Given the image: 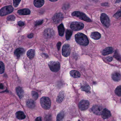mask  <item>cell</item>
Wrapping results in <instances>:
<instances>
[{"instance_id": "6da1fadb", "label": "cell", "mask_w": 121, "mask_h": 121, "mask_svg": "<svg viewBox=\"0 0 121 121\" xmlns=\"http://www.w3.org/2000/svg\"><path fill=\"white\" fill-rule=\"evenodd\" d=\"M75 39L77 43L81 46H85L89 43L87 37L82 33H78L75 35Z\"/></svg>"}, {"instance_id": "7a4b0ae2", "label": "cell", "mask_w": 121, "mask_h": 121, "mask_svg": "<svg viewBox=\"0 0 121 121\" xmlns=\"http://www.w3.org/2000/svg\"><path fill=\"white\" fill-rule=\"evenodd\" d=\"M40 104L42 107L45 110H48L51 107V102L49 98L43 97L40 99Z\"/></svg>"}, {"instance_id": "3957f363", "label": "cell", "mask_w": 121, "mask_h": 121, "mask_svg": "<svg viewBox=\"0 0 121 121\" xmlns=\"http://www.w3.org/2000/svg\"><path fill=\"white\" fill-rule=\"evenodd\" d=\"M72 15L73 17H79L81 20H83V21L87 22H92V20L90 18H88L84 13L81 12H77V11L73 12L72 13Z\"/></svg>"}, {"instance_id": "277c9868", "label": "cell", "mask_w": 121, "mask_h": 121, "mask_svg": "<svg viewBox=\"0 0 121 121\" xmlns=\"http://www.w3.org/2000/svg\"><path fill=\"white\" fill-rule=\"evenodd\" d=\"M13 10L14 8L11 5L4 7L0 10V16L1 17L5 16L12 13Z\"/></svg>"}, {"instance_id": "5b68a950", "label": "cell", "mask_w": 121, "mask_h": 121, "mask_svg": "<svg viewBox=\"0 0 121 121\" xmlns=\"http://www.w3.org/2000/svg\"><path fill=\"white\" fill-rule=\"evenodd\" d=\"M48 65L51 70L53 72H58L60 69V64L58 61H50L48 64Z\"/></svg>"}, {"instance_id": "8992f818", "label": "cell", "mask_w": 121, "mask_h": 121, "mask_svg": "<svg viewBox=\"0 0 121 121\" xmlns=\"http://www.w3.org/2000/svg\"><path fill=\"white\" fill-rule=\"evenodd\" d=\"M84 25L83 23L78 22H72L70 25L71 29L73 31H78L83 29Z\"/></svg>"}, {"instance_id": "52a82bcc", "label": "cell", "mask_w": 121, "mask_h": 121, "mask_svg": "<svg viewBox=\"0 0 121 121\" xmlns=\"http://www.w3.org/2000/svg\"><path fill=\"white\" fill-rule=\"evenodd\" d=\"M100 21L102 24L106 27H108L110 25V21L108 16L105 13L101 14L100 17Z\"/></svg>"}, {"instance_id": "ba28073f", "label": "cell", "mask_w": 121, "mask_h": 121, "mask_svg": "<svg viewBox=\"0 0 121 121\" xmlns=\"http://www.w3.org/2000/svg\"><path fill=\"white\" fill-rule=\"evenodd\" d=\"M70 48L68 44H64L63 46L62 49V54L64 57H67L70 55Z\"/></svg>"}, {"instance_id": "9c48e42d", "label": "cell", "mask_w": 121, "mask_h": 121, "mask_svg": "<svg viewBox=\"0 0 121 121\" xmlns=\"http://www.w3.org/2000/svg\"><path fill=\"white\" fill-rule=\"evenodd\" d=\"M90 103L88 100H82L80 102L79 104L80 109L82 110H85L89 108Z\"/></svg>"}, {"instance_id": "30bf717a", "label": "cell", "mask_w": 121, "mask_h": 121, "mask_svg": "<svg viewBox=\"0 0 121 121\" xmlns=\"http://www.w3.org/2000/svg\"><path fill=\"white\" fill-rule=\"evenodd\" d=\"M92 111L97 115H101L102 112L103 108L99 105H95L92 108Z\"/></svg>"}, {"instance_id": "8fae6325", "label": "cell", "mask_w": 121, "mask_h": 121, "mask_svg": "<svg viewBox=\"0 0 121 121\" xmlns=\"http://www.w3.org/2000/svg\"><path fill=\"white\" fill-rule=\"evenodd\" d=\"M44 36L46 39H49L53 36L54 35V32L51 29H47L44 30Z\"/></svg>"}, {"instance_id": "7c38bea8", "label": "cell", "mask_w": 121, "mask_h": 121, "mask_svg": "<svg viewBox=\"0 0 121 121\" xmlns=\"http://www.w3.org/2000/svg\"><path fill=\"white\" fill-rule=\"evenodd\" d=\"M63 18V15L61 13H58L54 15L53 20L54 23H58L60 22Z\"/></svg>"}, {"instance_id": "4fadbf2b", "label": "cell", "mask_w": 121, "mask_h": 121, "mask_svg": "<svg viewBox=\"0 0 121 121\" xmlns=\"http://www.w3.org/2000/svg\"><path fill=\"white\" fill-rule=\"evenodd\" d=\"M101 115H102V117L104 119H108L111 117V112H110L109 110H108V109L105 108V109H104L103 110Z\"/></svg>"}, {"instance_id": "5bb4252c", "label": "cell", "mask_w": 121, "mask_h": 121, "mask_svg": "<svg viewBox=\"0 0 121 121\" xmlns=\"http://www.w3.org/2000/svg\"><path fill=\"white\" fill-rule=\"evenodd\" d=\"M24 52V49L23 48H18L15 51L14 55L17 58L19 59L23 54Z\"/></svg>"}, {"instance_id": "9a60e30c", "label": "cell", "mask_w": 121, "mask_h": 121, "mask_svg": "<svg viewBox=\"0 0 121 121\" xmlns=\"http://www.w3.org/2000/svg\"><path fill=\"white\" fill-rule=\"evenodd\" d=\"M112 78L114 81H118L121 79V75L118 72H114L112 74Z\"/></svg>"}, {"instance_id": "2e32d148", "label": "cell", "mask_w": 121, "mask_h": 121, "mask_svg": "<svg viewBox=\"0 0 121 121\" xmlns=\"http://www.w3.org/2000/svg\"><path fill=\"white\" fill-rule=\"evenodd\" d=\"M113 52H114V50L112 47H107L103 51L102 54L103 56H106V55L111 54L113 53Z\"/></svg>"}, {"instance_id": "e0dca14e", "label": "cell", "mask_w": 121, "mask_h": 121, "mask_svg": "<svg viewBox=\"0 0 121 121\" xmlns=\"http://www.w3.org/2000/svg\"><path fill=\"white\" fill-rule=\"evenodd\" d=\"M17 13L20 15H29L31 13L30 10L28 9H24L20 10L17 12Z\"/></svg>"}, {"instance_id": "ac0fdd59", "label": "cell", "mask_w": 121, "mask_h": 121, "mask_svg": "<svg viewBox=\"0 0 121 121\" xmlns=\"http://www.w3.org/2000/svg\"><path fill=\"white\" fill-rule=\"evenodd\" d=\"M70 74L72 77L75 78H79L81 76L80 72L76 70H72L70 72Z\"/></svg>"}, {"instance_id": "d6986e66", "label": "cell", "mask_w": 121, "mask_h": 121, "mask_svg": "<svg viewBox=\"0 0 121 121\" xmlns=\"http://www.w3.org/2000/svg\"><path fill=\"white\" fill-rule=\"evenodd\" d=\"M81 89L82 91H85L87 93H90V87L87 84L84 83L81 85Z\"/></svg>"}, {"instance_id": "ffe728a7", "label": "cell", "mask_w": 121, "mask_h": 121, "mask_svg": "<svg viewBox=\"0 0 121 121\" xmlns=\"http://www.w3.org/2000/svg\"><path fill=\"white\" fill-rule=\"evenodd\" d=\"M34 5L37 8H40L42 7L44 3V0H34Z\"/></svg>"}, {"instance_id": "44dd1931", "label": "cell", "mask_w": 121, "mask_h": 121, "mask_svg": "<svg viewBox=\"0 0 121 121\" xmlns=\"http://www.w3.org/2000/svg\"><path fill=\"white\" fill-rule=\"evenodd\" d=\"M64 92L63 91H61L58 95L56 101L58 103H60L62 102L64 98Z\"/></svg>"}, {"instance_id": "7402d4cb", "label": "cell", "mask_w": 121, "mask_h": 121, "mask_svg": "<svg viewBox=\"0 0 121 121\" xmlns=\"http://www.w3.org/2000/svg\"><path fill=\"white\" fill-rule=\"evenodd\" d=\"M91 37L92 39L95 40L99 39L101 37V35L100 33L97 32H93L91 33Z\"/></svg>"}, {"instance_id": "603a6c76", "label": "cell", "mask_w": 121, "mask_h": 121, "mask_svg": "<svg viewBox=\"0 0 121 121\" xmlns=\"http://www.w3.org/2000/svg\"><path fill=\"white\" fill-rule=\"evenodd\" d=\"M16 117L20 120L24 119L26 117L25 114L23 112L19 111L16 113Z\"/></svg>"}, {"instance_id": "cb8c5ba5", "label": "cell", "mask_w": 121, "mask_h": 121, "mask_svg": "<svg viewBox=\"0 0 121 121\" xmlns=\"http://www.w3.org/2000/svg\"><path fill=\"white\" fill-rule=\"evenodd\" d=\"M59 34L60 36H63L64 34L65 29L63 24H61L58 27Z\"/></svg>"}, {"instance_id": "d4e9b609", "label": "cell", "mask_w": 121, "mask_h": 121, "mask_svg": "<svg viewBox=\"0 0 121 121\" xmlns=\"http://www.w3.org/2000/svg\"><path fill=\"white\" fill-rule=\"evenodd\" d=\"M16 91L19 97L22 99L24 96V91L22 88L18 87L16 88Z\"/></svg>"}, {"instance_id": "484cf974", "label": "cell", "mask_w": 121, "mask_h": 121, "mask_svg": "<svg viewBox=\"0 0 121 121\" xmlns=\"http://www.w3.org/2000/svg\"><path fill=\"white\" fill-rule=\"evenodd\" d=\"M26 104L28 107L32 109L35 107V103L33 100L30 99L27 101Z\"/></svg>"}, {"instance_id": "4316f807", "label": "cell", "mask_w": 121, "mask_h": 121, "mask_svg": "<svg viewBox=\"0 0 121 121\" xmlns=\"http://www.w3.org/2000/svg\"><path fill=\"white\" fill-rule=\"evenodd\" d=\"M27 55L28 58L31 59L34 57L35 55V51L33 49L29 50L27 53Z\"/></svg>"}, {"instance_id": "83f0119b", "label": "cell", "mask_w": 121, "mask_h": 121, "mask_svg": "<svg viewBox=\"0 0 121 121\" xmlns=\"http://www.w3.org/2000/svg\"><path fill=\"white\" fill-rule=\"evenodd\" d=\"M64 117V112L62 111L58 115V116H57V117H56V120L57 121H60L63 119Z\"/></svg>"}, {"instance_id": "f1b7e54d", "label": "cell", "mask_w": 121, "mask_h": 121, "mask_svg": "<svg viewBox=\"0 0 121 121\" xmlns=\"http://www.w3.org/2000/svg\"><path fill=\"white\" fill-rule=\"evenodd\" d=\"M72 32L71 30H67L66 32V40H69L72 36Z\"/></svg>"}, {"instance_id": "f546056e", "label": "cell", "mask_w": 121, "mask_h": 121, "mask_svg": "<svg viewBox=\"0 0 121 121\" xmlns=\"http://www.w3.org/2000/svg\"><path fill=\"white\" fill-rule=\"evenodd\" d=\"M121 85L117 87V88L115 89V94L119 96H120L121 95Z\"/></svg>"}, {"instance_id": "4dcf8cb0", "label": "cell", "mask_w": 121, "mask_h": 121, "mask_svg": "<svg viewBox=\"0 0 121 121\" xmlns=\"http://www.w3.org/2000/svg\"><path fill=\"white\" fill-rule=\"evenodd\" d=\"M5 66L4 63L2 61H0V73L2 74L4 71Z\"/></svg>"}, {"instance_id": "1f68e13d", "label": "cell", "mask_w": 121, "mask_h": 121, "mask_svg": "<svg viewBox=\"0 0 121 121\" xmlns=\"http://www.w3.org/2000/svg\"><path fill=\"white\" fill-rule=\"evenodd\" d=\"M32 95L35 100H36L39 98V94L37 92L34 91H32Z\"/></svg>"}, {"instance_id": "d6a6232c", "label": "cell", "mask_w": 121, "mask_h": 121, "mask_svg": "<svg viewBox=\"0 0 121 121\" xmlns=\"http://www.w3.org/2000/svg\"><path fill=\"white\" fill-rule=\"evenodd\" d=\"M21 1V0H13V5L15 7H18Z\"/></svg>"}, {"instance_id": "836d02e7", "label": "cell", "mask_w": 121, "mask_h": 121, "mask_svg": "<svg viewBox=\"0 0 121 121\" xmlns=\"http://www.w3.org/2000/svg\"><path fill=\"white\" fill-rule=\"evenodd\" d=\"M7 19L9 21H14L15 20V17L14 15H9L7 17Z\"/></svg>"}, {"instance_id": "e575fe53", "label": "cell", "mask_w": 121, "mask_h": 121, "mask_svg": "<svg viewBox=\"0 0 121 121\" xmlns=\"http://www.w3.org/2000/svg\"><path fill=\"white\" fill-rule=\"evenodd\" d=\"M113 17L115 18H117V19H118L119 17H121V11H120V10L118 11L116 14H115Z\"/></svg>"}, {"instance_id": "d590c367", "label": "cell", "mask_w": 121, "mask_h": 121, "mask_svg": "<svg viewBox=\"0 0 121 121\" xmlns=\"http://www.w3.org/2000/svg\"><path fill=\"white\" fill-rule=\"evenodd\" d=\"M43 20H40V21H37L35 25L36 26H38V25H41L43 23Z\"/></svg>"}, {"instance_id": "8d00e7d4", "label": "cell", "mask_w": 121, "mask_h": 121, "mask_svg": "<svg viewBox=\"0 0 121 121\" xmlns=\"http://www.w3.org/2000/svg\"><path fill=\"white\" fill-rule=\"evenodd\" d=\"M18 25L20 26H22L25 25L24 22H18Z\"/></svg>"}, {"instance_id": "74e56055", "label": "cell", "mask_w": 121, "mask_h": 121, "mask_svg": "<svg viewBox=\"0 0 121 121\" xmlns=\"http://www.w3.org/2000/svg\"><path fill=\"white\" fill-rule=\"evenodd\" d=\"M61 45V43L60 42H58L57 44V48H58V50H60Z\"/></svg>"}, {"instance_id": "f35d334b", "label": "cell", "mask_w": 121, "mask_h": 121, "mask_svg": "<svg viewBox=\"0 0 121 121\" xmlns=\"http://www.w3.org/2000/svg\"><path fill=\"white\" fill-rule=\"evenodd\" d=\"M106 59H107V60L108 61H109V62H110V61L112 60V57L109 56V57H107V58H106Z\"/></svg>"}, {"instance_id": "ab89813d", "label": "cell", "mask_w": 121, "mask_h": 121, "mask_svg": "<svg viewBox=\"0 0 121 121\" xmlns=\"http://www.w3.org/2000/svg\"><path fill=\"white\" fill-rule=\"evenodd\" d=\"M33 36H34V34L31 33V34L28 35L27 37L29 39H31V38H32Z\"/></svg>"}, {"instance_id": "60d3db41", "label": "cell", "mask_w": 121, "mask_h": 121, "mask_svg": "<svg viewBox=\"0 0 121 121\" xmlns=\"http://www.w3.org/2000/svg\"><path fill=\"white\" fill-rule=\"evenodd\" d=\"M35 120L37 121H42V117H37V118H36Z\"/></svg>"}, {"instance_id": "b9f144b4", "label": "cell", "mask_w": 121, "mask_h": 121, "mask_svg": "<svg viewBox=\"0 0 121 121\" xmlns=\"http://www.w3.org/2000/svg\"><path fill=\"white\" fill-rule=\"evenodd\" d=\"M108 4V3H104L102 4H101V5H102V6L105 7V6H107Z\"/></svg>"}, {"instance_id": "7bdbcfd3", "label": "cell", "mask_w": 121, "mask_h": 121, "mask_svg": "<svg viewBox=\"0 0 121 121\" xmlns=\"http://www.w3.org/2000/svg\"><path fill=\"white\" fill-rule=\"evenodd\" d=\"M3 88H4V87L2 84H0V89H3Z\"/></svg>"}, {"instance_id": "ee69618b", "label": "cell", "mask_w": 121, "mask_h": 121, "mask_svg": "<svg viewBox=\"0 0 121 121\" xmlns=\"http://www.w3.org/2000/svg\"><path fill=\"white\" fill-rule=\"evenodd\" d=\"M121 2V0H116V3H119L120 2Z\"/></svg>"}, {"instance_id": "f6af8a7d", "label": "cell", "mask_w": 121, "mask_h": 121, "mask_svg": "<svg viewBox=\"0 0 121 121\" xmlns=\"http://www.w3.org/2000/svg\"><path fill=\"white\" fill-rule=\"evenodd\" d=\"M50 1L52 2H55L57 1L58 0H49Z\"/></svg>"}]
</instances>
